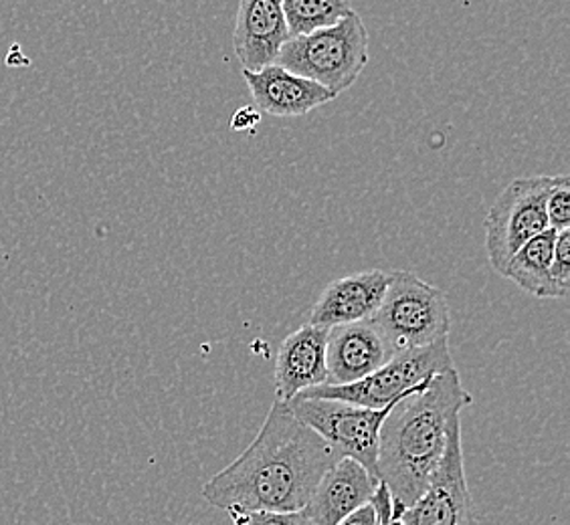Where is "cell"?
<instances>
[{
    "label": "cell",
    "mask_w": 570,
    "mask_h": 525,
    "mask_svg": "<svg viewBox=\"0 0 570 525\" xmlns=\"http://www.w3.org/2000/svg\"><path fill=\"white\" fill-rule=\"evenodd\" d=\"M342 459L324 438L274 400L264 427L237 459L203 485L223 512H299L326 470Z\"/></svg>",
    "instance_id": "6da1fadb"
},
{
    "label": "cell",
    "mask_w": 570,
    "mask_h": 525,
    "mask_svg": "<svg viewBox=\"0 0 570 525\" xmlns=\"http://www.w3.org/2000/svg\"><path fill=\"white\" fill-rule=\"evenodd\" d=\"M458 368L435 374L391 406L379 433L376 470L393 499V517L428 492L448 449L453 415L472 405Z\"/></svg>",
    "instance_id": "7a4b0ae2"
},
{
    "label": "cell",
    "mask_w": 570,
    "mask_h": 525,
    "mask_svg": "<svg viewBox=\"0 0 570 525\" xmlns=\"http://www.w3.org/2000/svg\"><path fill=\"white\" fill-rule=\"evenodd\" d=\"M371 59V39L361 14L354 11L314 33L292 37L282 47L277 66L316 81L338 98L351 89Z\"/></svg>",
    "instance_id": "3957f363"
},
{
    "label": "cell",
    "mask_w": 570,
    "mask_h": 525,
    "mask_svg": "<svg viewBox=\"0 0 570 525\" xmlns=\"http://www.w3.org/2000/svg\"><path fill=\"white\" fill-rule=\"evenodd\" d=\"M371 321L399 354L450 338V304L439 287L423 281L419 275L393 271Z\"/></svg>",
    "instance_id": "277c9868"
},
{
    "label": "cell",
    "mask_w": 570,
    "mask_h": 525,
    "mask_svg": "<svg viewBox=\"0 0 570 525\" xmlns=\"http://www.w3.org/2000/svg\"><path fill=\"white\" fill-rule=\"evenodd\" d=\"M455 370L450 350V338L438 339L423 348L399 351L379 370L358 383L322 384L307 388L302 396L332 398L351 405L381 410L399 403L403 396L431 380L435 374Z\"/></svg>",
    "instance_id": "5b68a950"
},
{
    "label": "cell",
    "mask_w": 570,
    "mask_h": 525,
    "mask_svg": "<svg viewBox=\"0 0 570 525\" xmlns=\"http://www.w3.org/2000/svg\"><path fill=\"white\" fill-rule=\"evenodd\" d=\"M285 405L299 423H304L324 438L332 449L338 450L342 457L361 463L374 479H379V433L391 406L373 410L342 400L312 398L302 394H297Z\"/></svg>",
    "instance_id": "8992f818"
},
{
    "label": "cell",
    "mask_w": 570,
    "mask_h": 525,
    "mask_svg": "<svg viewBox=\"0 0 570 525\" xmlns=\"http://www.w3.org/2000/svg\"><path fill=\"white\" fill-rule=\"evenodd\" d=\"M550 185L552 176L515 178L495 198L485 217V251L498 274H504L505 265L520 247L549 230Z\"/></svg>",
    "instance_id": "52a82bcc"
},
{
    "label": "cell",
    "mask_w": 570,
    "mask_h": 525,
    "mask_svg": "<svg viewBox=\"0 0 570 525\" xmlns=\"http://www.w3.org/2000/svg\"><path fill=\"white\" fill-rule=\"evenodd\" d=\"M405 525H475L461 449V415L451 416L448 449L428 492L399 515Z\"/></svg>",
    "instance_id": "ba28073f"
},
{
    "label": "cell",
    "mask_w": 570,
    "mask_h": 525,
    "mask_svg": "<svg viewBox=\"0 0 570 525\" xmlns=\"http://www.w3.org/2000/svg\"><path fill=\"white\" fill-rule=\"evenodd\" d=\"M289 41L282 0H239L233 51L245 71H259L277 63Z\"/></svg>",
    "instance_id": "9c48e42d"
},
{
    "label": "cell",
    "mask_w": 570,
    "mask_h": 525,
    "mask_svg": "<svg viewBox=\"0 0 570 525\" xmlns=\"http://www.w3.org/2000/svg\"><path fill=\"white\" fill-rule=\"evenodd\" d=\"M393 356L395 351L371 319L330 328L326 339L328 384L358 383Z\"/></svg>",
    "instance_id": "30bf717a"
},
{
    "label": "cell",
    "mask_w": 570,
    "mask_h": 525,
    "mask_svg": "<svg viewBox=\"0 0 570 525\" xmlns=\"http://www.w3.org/2000/svg\"><path fill=\"white\" fill-rule=\"evenodd\" d=\"M386 284L389 274L381 269L341 277L322 291L306 324L330 329L371 319L383 301Z\"/></svg>",
    "instance_id": "8fae6325"
},
{
    "label": "cell",
    "mask_w": 570,
    "mask_h": 525,
    "mask_svg": "<svg viewBox=\"0 0 570 525\" xmlns=\"http://www.w3.org/2000/svg\"><path fill=\"white\" fill-rule=\"evenodd\" d=\"M243 79L252 91L255 108L275 118H299L336 99L316 81L296 76L277 63L259 71L243 69Z\"/></svg>",
    "instance_id": "7c38bea8"
},
{
    "label": "cell",
    "mask_w": 570,
    "mask_h": 525,
    "mask_svg": "<svg viewBox=\"0 0 570 525\" xmlns=\"http://www.w3.org/2000/svg\"><path fill=\"white\" fill-rule=\"evenodd\" d=\"M328 329L304 324L282 341L275 360V400L289 403L307 388L328 384Z\"/></svg>",
    "instance_id": "4fadbf2b"
},
{
    "label": "cell",
    "mask_w": 570,
    "mask_h": 525,
    "mask_svg": "<svg viewBox=\"0 0 570 525\" xmlns=\"http://www.w3.org/2000/svg\"><path fill=\"white\" fill-rule=\"evenodd\" d=\"M379 483L361 463L342 457L320 479L304 512L316 525H338L346 515L373 499Z\"/></svg>",
    "instance_id": "5bb4252c"
},
{
    "label": "cell",
    "mask_w": 570,
    "mask_h": 525,
    "mask_svg": "<svg viewBox=\"0 0 570 525\" xmlns=\"http://www.w3.org/2000/svg\"><path fill=\"white\" fill-rule=\"evenodd\" d=\"M557 232L549 229L520 247L505 265L502 277L514 281L530 296L550 299V262L554 252Z\"/></svg>",
    "instance_id": "9a60e30c"
},
{
    "label": "cell",
    "mask_w": 570,
    "mask_h": 525,
    "mask_svg": "<svg viewBox=\"0 0 570 525\" xmlns=\"http://www.w3.org/2000/svg\"><path fill=\"white\" fill-rule=\"evenodd\" d=\"M282 9L289 39L328 29L354 12L348 0H282Z\"/></svg>",
    "instance_id": "2e32d148"
},
{
    "label": "cell",
    "mask_w": 570,
    "mask_h": 525,
    "mask_svg": "<svg viewBox=\"0 0 570 525\" xmlns=\"http://www.w3.org/2000/svg\"><path fill=\"white\" fill-rule=\"evenodd\" d=\"M570 291V229L559 230L550 262V299H567Z\"/></svg>",
    "instance_id": "e0dca14e"
},
{
    "label": "cell",
    "mask_w": 570,
    "mask_h": 525,
    "mask_svg": "<svg viewBox=\"0 0 570 525\" xmlns=\"http://www.w3.org/2000/svg\"><path fill=\"white\" fill-rule=\"evenodd\" d=\"M547 219L549 229H570V176H552L549 197H547Z\"/></svg>",
    "instance_id": "ac0fdd59"
},
{
    "label": "cell",
    "mask_w": 570,
    "mask_h": 525,
    "mask_svg": "<svg viewBox=\"0 0 570 525\" xmlns=\"http://www.w3.org/2000/svg\"><path fill=\"white\" fill-rule=\"evenodd\" d=\"M233 525H316L307 517L304 509L299 512H229Z\"/></svg>",
    "instance_id": "d6986e66"
},
{
    "label": "cell",
    "mask_w": 570,
    "mask_h": 525,
    "mask_svg": "<svg viewBox=\"0 0 570 525\" xmlns=\"http://www.w3.org/2000/svg\"><path fill=\"white\" fill-rule=\"evenodd\" d=\"M259 121H262V111L257 110L255 106H247V108H242V110H237L233 113V118H230V130H253Z\"/></svg>",
    "instance_id": "ffe728a7"
},
{
    "label": "cell",
    "mask_w": 570,
    "mask_h": 525,
    "mask_svg": "<svg viewBox=\"0 0 570 525\" xmlns=\"http://www.w3.org/2000/svg\"><path fill=\"white\" fill-rule=\"evenodd\" d=\"M338 525H381V519L376 515L374 505L368 502V504L362 505L361 509L346 515Z\"/></svg>",
    "instance_id": "44dd1931"
},
{
    "label": "cell",
    "mask_w": 570,
    "mask_h": 525,
    "mask_svg": "<svg viewBox=\"0 0 570 525\" xmlns=\"http://www.w3.org/2000/svg\"><path fill=\"white\" fill-rule=\"evenodd\" d=\"M381 525H405L403 524V519L401 517H391V519H386L384 524Z\"/></svg>",
    "instance_id": "7402d4cb"
}]
</instances>
